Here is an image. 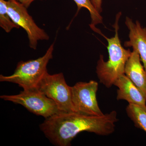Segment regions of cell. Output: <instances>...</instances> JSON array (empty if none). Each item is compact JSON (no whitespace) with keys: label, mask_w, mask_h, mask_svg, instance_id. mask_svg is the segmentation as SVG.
<instances>
[{"label":"cell","mask_w":146,"mask_h":146,"mask_svg":"<svg viewBox=\"0 0 146 146\" xmlns=\"http://www.w3.org/2000/svg\"><path fill=\"white\" fill-rule=\"evenodd\" d=\"M118 121L115 110L101 116L61 112L45 119L39 128L53 145L68 146L78 133L83 131L100 136L112 134Z\"/></svg>","instance_id":"obj_1"},{"label":"cell","mask_w":146,"mask_h":146,"mask_svg":"<svg viewBox=\"0 0 146 146\" xmlns=\"http://www.w3.org/2000/svg\"><path fill=\"white\" fill-rule=\"evenodd\" d=\"M121 15V12L117 14L113 26L115 30V36L108 38L101 34L108 43L107 49L109 58L105 61L103 56H100L97 62L96 72L100 82L108 88L114 85L120 76L124 74L126 63L131 53L130 49H125L122 46L119 38V23Z\"/></svg>","instance_id":"obj_2"},{"label":"cell","mask_w":146,"mask_h":146,"mask_svg":"<svg viewBox=\"0 0 146 146\" xmlns=\"http://www.w3.org/2000/svg\"><path fill=\"white\" fill-rule=\"evenodd\" d=\"M55 42L42 57L33 60L21 61L14 73L10 76L0 75V81L16 84L23 90L36 88L41 80L48 73L47 65L53 58Z\"/></svg>","instance_id":"obj_3"},{"label":"cell","mask_w":146,"mask_h":146,"mask_svg":"<svg viewBox=\"0 0 146 146\" xmlns=\"http://www.w3.org/2000/svg\"><path fill=\"white\" fill-rule=\"evenodd\" d=\"M1 99L21 105L29 112L46 119L61 112L52 100L37 88L26 89L15 95H2Z\"/></svg>","instance_id":"obj_4"},{"label":"cell","mask_w":146,"mask_h":146,"mask_svg":"<svg viewBox=\"0 0 146 146\" xmlns=\"http://www.w3.org/2000/svg\"><path fill=\"white\" fill-rule=\"evenodd\" d=\"M36 88L52 100L61 112H75L72 102L71 86L66 83L63 73L52 75L47 73Z\"/></svg>","instance_id":"obj_5"},{"label":"cell","mask_w":146,"mask_h":146,"mask_svg":"<svg viewBox=\"0 0 146 146\" xmlns=\"http://www.w3.org/2000/svg\"><path fill=\"white\" fill-rule=\"evenodd\" d=\"M98 89L97 82H77L71 86L72 102L75 112L81 115L101 116L104 115L97 99Z\"/></svg>","instance_id":"obj_6"},{"label":"cell","mask_w":146,"mask_h":146,"mask_svg":"<svg viewBox=\"0 0 146 146\" xmlns=\"http://www.w3.org/2000/svg\"><path fill=\"white\" fill-rule=\"evenodd\" d=\"M7 8L13 22L26 32L31 48L36 50L39 41L49 39L48 35L35 23L27 8L17 0H7Z\"/></svg>","instance_id":"obj_7"},{"label":"cell","mask_w":146,"mask_h":146,"mask_svg":"<svg viewBox=\"0 0 146 146\" xmlns=\"http://www.w3.org/2000/svg\"><path fill=\"white\" fill-rule=\"evenodd\" d=\"M125 24L129 30V41L125 42L124 46L132 47L138 52L146 72V28L142 27L139 21L134 23L128 17Z\"/></svg>","instance_id":"obj_8"},{"label":"cell","mask_w":146,"mask_h":146,"mask_svg":"<svg viewBox=\"0 0 146 146\" xmlns=\"http://www.w3.org/2000/svg\"><path fill=\"white\" fill-rule=\"evenodd\" d=\"M114 85L118 88L117 96L118 100H124L129 104L146 106L145 97L125 74L119 77Z\"/></svg>","instance_id":"obj_9"},{"label":"cell","mask_w":146,"mask_h":146,"mask_svg":"<svg viewBox=\"0 0 146 146\" xmlns=\"http://www.w3.org/2000/svg\"><path fill=\"white\" fill-rule=\"evenodd\" d=\"M141 61L138 52L133 49L126 63L125 74L138 87L146 98V72Z\"/></svg>","instance_id":"obj_10"},{"label":"cell","mask_w":146,"mask_h":146,"mask_svg":"<svg viewBox=\"0 0 146 146\" xmlns=\"http://www.w3.org/2000/svg\"><path fill=\"white\" fill-rule=\"evenodd\" d=\"M126 112L135 126L146 133V106L129 104Z\"/></svg>","instance_id":"obj_11"},{"label":"cell","mask_w":146,"mask_h":146,"mask_svg":"<svg viewBox=\"0 0 146 146\" xmlns=\"http://www.w3.org/2000/svg\"><path fill=\"white\" fill-rule=\"evenodd\" d=\"M77 6V12H78L82 8H85L89 11L90 13L91 19V24L89 25L91 28L94 31L98 33L99 30L97 28L96 26L98 24L102 23L103 18L101 16L100 13H99L94 7L91 0H73Z\"/></svg>","instance_id":"obj_12"},{"label":"cell","mask_w":146,"mask_h":146,"mask_svg":"<svg viewBox=\"0 0 146 146\" xmlns=\"http://www.w3.org/2000/svg\"><path fill=\"white\" fill-rule=\"evenodd\" d=\"M0 27L7 33L13 29L20 28L11 18L8 11L7 1L5 0H0Z\"/></svg>","instance_id":"obj_13"},{"label":"cell","mask_w":146,"mask_h":146,"mask_svg":"<svg viewBox=\"0 0 146 146\" xmlns=\"http://www.w3.org/2000/svg\"><path fill=\"white\" fill-rule=\"evenodd\" d=\"M91 3L96 10L100 13L102 12V0H91Z\"/></svg>","instance_id":"obj_14"},{"label":"cell","mask_w":146,"mask_h":146,"mask_svg":"<svg viewBox=\"0 0 146 146\" xmlns=\"http://www.w3.org/2000/svg\"><path fill=\"white\" fill-rule=\"evenodd\" d=\"M17 1L28 9L29 7L32 3L36 0H17ZM40 1H43V0H40Z\"/></svg>","instance_id":"obj_15"}]
</instances>
